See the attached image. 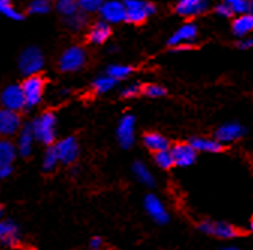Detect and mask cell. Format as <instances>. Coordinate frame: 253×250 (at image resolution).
I'll return each instance as SVG.
<instances>
[{
	"instance_id": "obj_42",
	"label": "cell",
	"mask_w": 253,
	"mask_h": 250,
	"mask_svg": "<svg viewBox=\"0 0 253 250\" xmlns=\"http://www.w3.org/2000/svg\"><path fill=\"white\" fill-rule=\"evenodd\" d=\"M3 218V209H2V207H0V220Z\"/></svg>"
},
{
	"instance_id": "obj_38",
	"label": "cell",
	"mask_w": 253,
	"mask_h": 250,
	"mask_svg": "<svg viewBox=\"0 0 253 250\" xmlns=\"http://www.w3.org/2000/svg\"><path fill=\"white\" fill-rule=\"evenodd\" d=\"M14 170L12 165H0V179H6L8 176H11Z\"/></svg>"
},
{
	"instance_id": "obj_9",
	"label": "cell",
	"mask_w": 253,
	"mask_h": 250,
	"mask_svg": "<svg viewBox=\"0 0 253 250\" xmlns=\"http://www.w3.org/2000/svg\"><path fill=\"white\" fill-rule=\"evenodd\" d=\"M173 165L178 167H188L196 160V149L190 143H176L170 148Z\"/></svg>"
},
{
	"instance_id": "obj_14",
	"label": "cell",
	"mask_w": 253,
	"mask_h": 250,
	"mask_svg": "<svg viewBox=\"0 0 253 250\" xmlns=\"http://www.w3.org/2000/svg\"><path fill=\"white\" fill-rule=\"evenodd\" d=\"M100 14L107 23H121V21L126 20L125 5L122 2H116V0L104 2L100 9Z\"/></svg>"
},
{
	"instance_id": "obj_26",
	"label": "cell",
	"mask_w": 253,
	"mask_h": 250,
	"mask_svg": "<svg viewBox=\"0 0 253 250\" xmlns=\"http://www.w3.org/2000/svg\"><path fill=\"white\" fill-rule=\"evenodd\" d=\"M223 3L228 5L232 14L241 15L250 12V2L249 0H223Z\"/></svg>"
},
{
	"instance_id": "obj_36",
	"label": "cell",
	"mask_w": 253,
	"mask_h": 250,
	"mask_svg": "<svg viewBox=\"0 0 253 250\" xmlns=\"http://www.w3.org/2000/svg\"><path fill=\"white\" fill-rule=\"evenodd\" d=\"M140 92H142V87L139 84H130L122 90V97L124 98H133V97H137Z\"/></svg>"
},
{
	"instance_id": "obj_18",
	"label": "cell",
	"mask_w": 253,
	"mask_h": 250,
	"mask_svg": "<svg viewBox=\"0 0 253 250\" xmlns=\"http://www.w3.org/2000/svg\"><path fill=\"white\" fill-rule=\"evenodd\" d=\"M20 238L18 226L12 220H0V244L3 246H15Z\"/></svg>"
},
{
	"instance_id": "obj_43",
	"label": "cell",
	"mask_w": 253,
	"mask_h": 250,
	"mask_svg": "<svg viewBox=\"0 0 253 250\" xmlns=\"http://www.w3.org/2000/svg\"><path fill=\"white\" fill-rule=\"evenodd\" d=\"M250 14H253V2H250Z\"/></svg>"
},
{
	"instance_id": "obj_1",
	"label": "cell",
	"mask_w": 253,
	"mask_h": 250,
	"mask_svg": "<svg viewBox=\"0 0 253 250\" xmlns=\"http://www.w3.org/2000/svg\"><path fill=\"white\" fill-rule=\"evenodd\" d=\"M32 131L38 142L44 145H53L56 139V116L51 112L41 113L32 122Z\"/></svg>"
},
{
	"instance_id": "obj_44",
	"label": "cell",
	"mask_w": 253,
	"mask_h": 250,
	"mask_svg": "<svg viewBox=\"0 0 253 250\" xmlns=\"http://www.w3.org/2000/svg\"><path fill=\"white\" fill-rule=\"evenodd\" d=\"M250 229L253 231V218H252V222H250Z\"/></svg>"
},
{
	"instance_id": "obj_8",
	"label": "cell",
	"mask_w": 253,
	"mask_h": 250,
	"mask_svg": "<svg viewBox=\"0 0 253 250\" xmlns=\"http://www.w3.org/2000/svg\"><path fill=\"white\" fill-rule=\"evenodd\" d=\"M21 127V118L17 112L0 109V137H11L17 134Z\"/></svg>"
},
{
	"instance_id": "obj_25",
	"label": "cell",
	"mask_w": 253,
	"mask_h": 250,
	"mask_svg": "<svg viewBox=\"0 0 253 250\" xmlns=\"http://www.w3.org/2000/svg\"><path fill=\"white\" fill-rule=\"evenodd\" d=\"M56 8L63 17H71L80 9L77 0H57Z\"/></svg>"
},
{
	"instance_id": "obj_33",
	"label": "cell",
	"mask_w": 253,
	"mask_h": 250,
	"mask_svg": "<svg viewBox=\"0 0 253 250\" xmlns=\"http://www.w3.org/2000/svg\"><path fill=\"white\" fill-rule=\"evenodd\" d=\"M142 92L145 93L146 97H151V98H158V97L166 95V89L163 86H160V84H155V83L145 84L142 87Z\"/></svg>"
},
{
	"instance_id": "obj_45",
	"label": "cell",
	"mask_w": 253,
	"mask_h": 250,
	"mask_svg": "<svg viewBox=\"0 0 253 250\" xmlns=\"http://www.w3.org/2000/svg\"><path fill=\"white\" fill-rule=\"evenodd\" d=\"M249 2H253V0H249Z\"/></svg>"
},
{
	"instance_id": "obj_4",
	"label": "cell",
	"mask_w": 253,
	"mask_h": 250,
	"mask_svg": "<svg viewBox=\"0 0 253 250\" xmlns=\"http://www.w3.org/2000/svg\"><path fill=\"white\" fill-rule=\"evenodd\" d=\"M125 11H126V21L133 24L143 23L151 14L155 12V6L143 0H125Z\"/></svg>"
},
{
	"instance_id": "obj_19",
	"label": "cell",
	"mask_w": 253,
	"mask_h": 250,
	"mask_svg": "<svg viewBox=\"0 0 253 250\" xmlns=\"http://www.w3.org/2000/svg\"><path fill=\"white\" fill-rule=\"evenodd\" d=\"M110 34H112V29L107 24V21H100V23H95L90 27L87 34V40L92 44H103L109 40Z\"/></svg>"
},
{
	"instance_id": "obj_22",
	"label": "cell",
	"mask_w": 253,
	"mask_h": 250,
	"mask_svg": "<svg viewBox=\"0 0 253 250\" xmlns=\"http://www.w3.org/2000/svg\"><path fill=\"white\" fill-rule=\"evenodd\" d=\"M253 30V14H241L232 23V32L238 37L247 35Z\"/></svg>"
},
{
	"instance_id": "obj_7",
	"label": "cell",
	"mask_w": 253,
	"mask_h": 250,
	"mask_svg": "<svg viewBox=\"0 0 253 250\" xmlns=\"http://www.w3.org/2000/svg\"><path fill=\"white\" fill-rule=\"evenodd\" d=\"M53 148H54V151L57 154L59 163L71 165L79 157V142L73 136L59 140L56 145H53Z\"/></svg>"
},
{
	"instance_id": "obj_32",
	"label": "cell",
	"mask_w": 253,
	"mask_h": 250,
	"mask_svg": "<svg viewBox=\"0 0 253 250\" xmlns=\"http://www.w3.org/2000/svg\"><path fill=\"white\" fill-rule=\"evenodd\" d=\"M50 11V0H32L29 3V12L42 15Z\"/></svg>"
},
{
	"instance_id": "obj_24",
	"label": "cell",
	"mask_w": 253,
	"mask_h": 250,
	"mask_svg": "<svg viewBox=\"0 0 253 250\" xmlns=\"http://www.w3.org/2000/svg\"><path fill=\"white\" fill-rule=\"evenodd\" d=\"M133 173H134L136 179H137L140 184H143V185L151 187V185H154V182H155L152 172H151V170L148 169V166H146L145 163H142V162H136V163L133 165Z\"/></svg>"
},
{
	"instance_id": "obj_2",
	"label": "cell",
	"mask_w": 253,
	"mask_h": 250,
	"mask_svg": "<svg viewBox=\"0 0 253 250\" xmlns=\"http://www.w3.org/2000/svg\"><path fill=\"white\" fill-rule=\"evenodd\" d=\"M18 67H20V71L27 77L38 74L44 67V54H42V51L38 47H34V45L27 47L20 54Z\"/></svg>"
},
{
	"instance_id": "obj_34",
	"label": "cell",
	"mask_w": 253,
	"mask_h": 250,
	"mask_svg": "<svg viewBox=\"0 0 253 250\" xmlns=\"http://www.w3.org/2000/svg\"><path fill=\"white\" fill-rule=\"evenodd\" d=\"M104 3V0H79V8L84 12H95L100 11Z\"/></svg>"
},
{
	"instance_id": "obj_39",
	"label": "cell",
	"mask_w": 253,
	"mask_h": 250,
	"mask_svg": "<svg viewBox=\"0 0 253 250\" xmlns=\"http://www.w3.org/2000/svg\"><path fill=\"white\" fill-rule=\"evenodd\" d=\"M90 250H101L103 249V240L100 237H93L89 243Z\"/></svg>"
},
{
	"instance_id": "obj_28",
	"label": "cell",
	"mask_w": 253,
	"mask_h": 250,
	"mask_svg": "<svg viewBox=\"0 0 253 250\" xmlns=\"http://www.w3.org/2000/svg\"><path fill=\"white\" fill-rule=\"evenodd\" d=\"M0 14L6 15L8 18H11L14 21H21L24 18V15L12 6L11 0H0Z\"/></svg>"
},
{
	"instance_id": "obj_40",
	"label": "cell",
	"mask_w": 253,
	"mask_h": 250,
	"mask_svg": "<svg viewBox=\"0 0 253 250\" xmlns=\"http://www.w3.org/2000/svg\"><path fill=\"white\" fill-rule=\"evenodd\" d=\"M253 45V40H244V41H241V42H238V47L240 48H250Z\"/></svg>"
},
{
	"instance_id": "obj_10",
	"label": "cell",
	"mask_w": 253,
	"mask_h": 250,
	"mask_svg": "<svg viewBox=\"0 0 253 250\" xmlns=\"http://www.w3.org/2000/svg\"><path fill=\"white\" fill-rule=\"evenodd\" d=\"M145 209L149 214V217L158 225H165L169 222V212L165 207V204L160 201V198H157L155 195H148L145 198Z\"/></svg>"
},
{
	"instance_id": "obj_3",
	"label": "cell",
	"mask_w": 253,
	"mask_h": 250,
	"mask_svg": "<svg viewBox=\"0 0 253 250\" xmlns=\"http://www.w3.org/2000/svg\"><path fill=\"white\" fill-rule=\"evenodd\" d=\"M21 89H23V93H24L27 107H35L42 100L44 89H45V80L40 74L29 76L21 83Z\"/></svg>"
},
{
	"instance_id": "obj_30",
	"label": "cell",
	"mask_w": 253,
	"mask_h": 250,
	"mask_svg": "<svg viewBox=\"0 0 253 250\" xmlns=\"http://www.w3.org/2000/svg\"><path fill=\"white\" fill-rule=\"evenodd\" d=\"M116 82L118 80H115L113 77L106 74V76H101V77H98L97 80L93 82V89L97 90L98 93H104V92L110 90L116 84Z\"/></svg>"
},
{
	"instance_id": "obj_11",
	"label": "cell",
	"mask_w": 253,
	"mask_h": 250,
	"mask_svg": "<svg viewBox=\"0 0 253 250\" xmlns=\"http://www.w3.org/2000/svg\"><path fill=\"white\" fill-rule=\"evenodd\" d=\"M134 125L136 121L133 115H124L121 118L116 134H118L119 145L122 148H131V145L134 143Z\"/></svg>"
},
{
	"instance_id": "obj_17",
	"label": "cell",
	"mask_w": 253,
	"mask_h": 250,
	"mask_svg": "<svg viewBox=\"0 0 253 250\" xmlns=\"http://www.w3.org/2000/svg\"><path fill=\"white\" fill-rule=\"evenodd\" d=\"M35 136L34 131H32V125H23L18 131V139H17V152L21 155V157H29L32 154V149H34V143H35Z\"/></svg>"
},
{
	"instance_id": "obj_41",
	"label": "cell",
	"mask_w": 253,
	"mask_h": 250,
	"mask_svg": "<svg viewBox=\"0 0 253 250\" xmlns=\"http://www.w3.org/2000/svg\"><path fill=\"white\" fill-rule=\"evenodd\" d=\"M220 250H240V249L235 247V246H226V247H221Z\"/></svg>"
},
{
	"instance_id": "obj_35",
	"label": "cell",
	"mask_w": 253,
	"mask_h": 250,
	"mask_svg": "<svg viewBox=\"0 0 253 250\" xmlns=\"http://www.w3.org/2000/svg\"><path fill=\"white\" fill-rule=\"evenodd\" d=\"M86 21H87V18H86V15L83 12H76L74 15L67 17V26L74 29V30H79V29L84 27Z\"/></svg>"
},
{
	"instance_id": "obj_23",
	"label": "cell",
	"mask_w": 253,
	"mask_h": 250,
	"mask_svg": "<svg viewBox=\"0 0 253 250\" xmlns=\"http://www.w3.org/2000/svg\"><path fill=\"white\" fill-rule=\"evenodd\" d=\"M15 157L17 146L8 139H0V165H12Z\"/></svg>"
},
{
	"instance_id": "obj_15",
	"label": "cell",
	"mask_w": 253,
	"mask_h": 250,
	"mask_svg": "<svg viewBox=\"0 0 253 250\" xmlns=\"http://www.w3.org/2000/svg\"><path fill=\"white\" fill-rule=\"evenodd\" d=\"M244 128L240 124L235 122H229V124H223L221 127L217 128L215 131V139L223 145V143H232L238 139H241L244 136Z\"/></svg>"
},
{
	"instance_id": "obj_6",
	"label": "cell",
	"mask_w": 253,
	"mask_h": 250,
	"mask_svg": "<svg viewBox=\"0 0 253 250\" xmlns=\"http://www.w3.org/2000/svg\"><path fill=\"white\" fill-rule=\"evenodd\" d=\"M86 62V53L80 47H70L62 53L59 59V68L63 73H73L80 70Z\"/></svg>"
},
{
	"instance_id": "obj_12",
	"label": "cell",
	"mask_w": 253,
	"mask_h": 250,
	"mask_svg": "<svg viewBox=\"0 0 253 250\" xmlns=\"http://www.w3.org/2000/svg\"><path fill=\"white\" fill-rule=\"evenodd\" d=\"M199 229L207 234V235H212L221 240H229L237 237V231L234 226H231L229 223H223V222H211V220H204L199 223Z\"/></svg>"
},
{
	"instance_id": "obj_5",
	"label": "cell",
	"mask_w": 253,
	"mask_h": 250,
	"mask_svg": "<svg viewBox=\"0 0 253 250\" xmlns=\"http://www.w3.org/2000/svg\"><path fill=\"white\" fill-rule=\"evenodd\" d=\"M0 103H2L3 109L12 110V112H17V113H20L24 107H27L21 84H9V86H6L2 90V95H0Z\"/></svg>"
},
{
	"instance_id": "obj_37",
	"label": "cell",
	"mask_w": 253,
	"mask_h": 250,
	"mask_svg": "<svg viewBox=\"0 0 253 250\" xmlns=\"http://www.w3.org/2000/svg\"><path fill=\"white\" fill-rule=\"evenodd\" d=\"M214 11H215L218 15H223V17H232V15H234V14L231 12V9L228 8L226 3H218V5L214 8Z\"/></svg>"
},
{
	"instance_id": "obj_27",
	"label": "cell",
	"mask_w": 253,
	"mask_h": 250,
	"mask_svg": "<svg viewBox=\"0 0 253 250\" xmlns=\"http://www.w3.org/2000/svg\"><path fill=\"white\" fill-rule=\"evenodd\" d=\"M154 160H155V165L160 169H170L172 166H175L173 165V159H172V154H170V149H165V151H160V152H155Z\"/></svg>"
},
{
	"instance_id": "obj_31",
	"label": "cell",
	"mask_w": 253,
	"mask_h": 250,
	"mask_svg": "<svg viewBox=\"0 0 253 250\" xmlns=\"http://www.w3.org/2000/svg\"><path fill=\"white\" fill-rule=\"evenodd\" d=\"M131 71H133V68L128 65H110L107 68L106 74L113 77L115 80H121V79H125L126 76H130Z\"/></svg>"
},
{
	"instance_id": "obj_21",
	"label": "cell",
	"mask_w": 253,
	"mask_h": 250,
	"mask_svg": "<svg viewBox=\"0 0 253 250\" xmlns=\"http://www.w3.org/2000/svg\"><path fill=\"white\" fill-rule=\"evenodd\" d=\"M143 145L149 151H152L154 154L165 151V149H169V140L158 133H146L143 136Z\"/></svg>"
},
{
	"instance_id": "obj_29",
	"label": "cell",
	"mask_w": 253,
	"mask_h": 250,
	"mask_svg": "<svg viewBox=\"0 0 253 250\" xmlns=\"http://www.w3.org/2000/svg\"><path fill=\"white\" fill-rule=\"evenodd\" d=\"M59 165V159H57V154L54 151L53 146H50L47 149V152L44 154V159H42V169L45 172H53Z\"/></svg>"
},
{
	"instance_id": "obj_13",
	"label": "cell",
	"mask_w": 253,
	"mask_h": 250,
	"mask_svg": "<svg viewBox=\"0 0 253 250\" xmlns=\"http://www.w3.org/2000/svg\"><path fill=\"white\" fill-rule=\"evenodd\" d=\"M198 35V29L193 23H187L184 26H181L176 32L170 37L169 40V45L170 47H178L181 45V48H190V42H192Z\"/></svg>"
},
{
	"instance_id": "obj_16",
	"label": "cell",
	"mask_w": 253,
	"mask_h": 250,
	"mask_svg": "<svg viewBox=\"0 0 253 250\" xmlns=\"http://www.w3.org/2000/svg\"><path fill=\"white\" fill-rule=\"evenodd\" d=\"M208 9V0H179L176 3V14L182 17H195Z\"/></svg>"
},
{
	"instance_id": "obj_20",
	"label": "cell",
	"mask_w": 253,
	"mask_h": 250,
	"mask_svg": "<svg viewBox=\"0 0 253 250\" xmlns=\"http://www.w3.org/2000/svg\"><path fill=\"white\" fill-rule=\"evenodd\" d=\"M188 143L196 149V152H211V154H215V152L221 151V148H223V145H221L215 137L214 139H210V137H193Z\"/></svg>"
}]
</instances>
